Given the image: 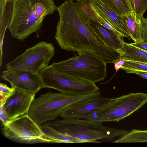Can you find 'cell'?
Segmentation results:
<instances>
[{
	"mask_svg": "<svg viewBox=\"0 0 147 147\" xmlns=\"http://www.w3.org/2000/svg\"><path fill=\"white\" fill-rule=\"evenodd\" d=\"M57 10L59 18L55 38L62 49L92 53L106 63H114L119 59V54L110 48L94 31L90 21H84L73 1L66 0Z\"/></svg>",
	"mask_w": 147,
	"mask_h": 147,
	"instance_id": "1",
	"label": "cell"
},
{
	"mask_svg": "<svg viewBox=\"0 0 147 147\" xmlns=\"http://www.w3.org/2000/svg\"><path fill=\"white\" fill-rule=\"evenodd\" d=\"M57 9L54 0H13L7 28L12 37L23 41L38 33L45 17Z\"/></svg>",
	"mask_w": 147,
	"mask_h": 147,
	"instance_id": "2",
	"label": "cell"
},
{
	"mask_svg": "<svg viewBox=\"0 0 147 147\" xmlns=\"http://www.w3.org/2000/svg\"><path fill=\"white\" fill-rule=\"evenodd\" d=\"M100 95V90L83 95L49 91L34 98L28 115L40 126L55 120L64 109L71 105Z\"/></svg>",
	"mask_w": 147,
	"mask_h": 147,
	"instance_id": "3",
	"label": "cell"
},
{
	"mask_svg": "<svg viewBox=\"0 0 147 147\" xmlns=\"http://www.w3.org/2000/svg\"><path fill=\"white\" fill-rule=\"evenodd\" d=\"M54 128L88 143L122 136L127 131L105 126L102 123L88 119L63 118L46 123Z\"/></svg>",
	"mask_w": 147,
	"mask_h": 147,
	"instance_id": "4",
	"label": "cell"
},
{
	"mask_svg": "<svg viewBox=\"0 0 147 147\" xmlns=\"http://www.w3.org/2000/svg\"><path fill=\"white\" fill-rule=\"evenodd\" d=\"M68 59L53 63L51 66L65 74L84 78L96 83L107 76L106 63L96 55L80 52Z\"/></svg>",
	"mask_w": 147,
	"mask_h": 147,
	"instance_id": "5",
	"label": "cell"
},
{
	"mask_svg": "<svg viewBox=\"0 0 147 147\" xmlns=\"http://www.w3.org/2000/svg\"><path fill=\"white\" fill-rule=\"evenodd\" d=\"M147 102V94L131 93L115 98L109 104L90 114L86 119L102 123L117 121L130 115Z\"/></svg>",
	"mask_w": 147,
	"mask_h": 147,
	"instance_id": "6",
	"label": "cell"
},
{
	"mask_svg": "<svg viewBox=\"0 0 147 147\" xmlns=\"http://www.w3.org/2000/svg\"><path fill=\"white\" fill-rule=\"evenodd\" d=\"M42 88L55 89L59 92L83 95L99 90L95 83L84 78L67 75L54 69L51 65L39 73Z\"/></svg>",
	"mask_w": 147,
	"mask_h": 147,
	"instance_id": "7",
	"label": "cell"
},
{
	"mask_svg": "<svg viewBox=\"0 0 147 147\" xmlns=\"http://www.w3.org/2000/svg\"><path fill=\"white\" fill-rule=\"evenodd\" d=\"M55 53V48L52 43L41 41L27 49L23 53L8 62L6 65V69L38 74L48 66Z\"/></svg>",
	"mask_w": 147,
	"mask_h": 147,
	"instance_id": "8",
	"label": "cell"
},
{
	"mask_svg": "<svg viewBox=\"0 0 147 147\" xmlns=\"http://www.w3.org/2000/svg\"><path fill=\"white\" fill-rule=\"evenodd\" d=\"M2 131L6 138L18 143H50L38 125L26 115L2 124Z\"/></svg>",
	"mask_w": 147,
	"mask_h": 147,
	"instance_id": "9",
	"label": "cell"
},
{
	"mask_svg": "<svg viewBox=\"0 0 147 147\" xmlns=\"http://www.w3.org/2000/svg\"><path fill=\"white\" fill-rule=\"evenodd\" d=\"M1 78L9 82L11 88L36 93L42 88L39 74L19 70L6 69L1 73Z\"/></svg>",
	"mask_w": 147,
	"mask_h": 147,
	"instance_id": "10",
	"label": "cell"
},
{
	"mask_svg": "<svg viewBox=\"0 0 147 147\" xmlns=\"http://www.w3.org/2000/svg\"><path fill=\"white\" fill-rule=\"evenodd\" d=\"M36 93L15 89L7 99L3 110L9 120H12L28 114L30 106Z\"/></svg>",
	"mask_w": 147,
	"mask_h": 147,
	"instance_id": "11",
	"label": "cell"
},
{
	"mask_svg": "<svg viewBox=\"0 0 147 147\" xmlns=\"http://www.w3.org/2000/svg\"><path fill=\"white\" fill-rule=\"evenodd\" d=\"M115 99L100 95L71 105L64 109L60 116L63 118L86 119L90 114L109 104Z\"/></svg>",
	"mask_w": 147,
	"mask_h": 147,
	"instance_id": "12",
	"label": "cell"
},
{
	"mask_svg": "<svg viewBox=\"0 0 147 147\" xmlns=\"http://www.w3.org/2000/svg\"><path fill=\"white\" fill-rule=\"evenodd\" d=\"M90 4L97 14L110 24L124 37H130L123 16H119L110 9L99 0H90Z\"/></svg>",
	"mask_w": 147,
	"mask_h": 147,
	"instance_id": "13",
	"label": "cell"
},
{
	"mask_svg": "<svg viewBox=\"0 0 147 147\" xmlns=\"http://www.w3.org/2000/svg\"><path fill=\"white\" fill-rule=\"evenodd\" d=\"M90 24L94 31L110 48L119 54L123 39L120 38L114 32L95 21L90 20Z\"/></svg>",
	"mask_w": 147,
	"mask_h": 147,
	"instance_id": "14",
	"label": "cell"
},
{
	"mask_svg": "<svg viewBox=\"0 0 147 147\" xmlns=\"http://www.w3.org/2000/svg\"><path fill=\"white\" fill-rule=\"evenodd\" d=\"M41 129L51 143H88L58 131L46 123L40 126Z\"/></svg>",
	"mask_w": 147,
	"mask_h": 147,
	"instance_id": "15",
	"label": "cell"
},
{
	"mask_svg": "<svg viewBox=\"0 0 147 147\" xmlns=\"http://www.w3.org/2000/svg\"><path fill=\"white\" fill-rule=\"evenodd\" d=\"M120 59L126 61L147 63V51L124 40L121 53Z\"/></svg>",
	"mask_w": 147,
	"mask_h": 147,
	"instance_id": "16",
	"label": "cell"
},
{
	"mask_svg": "<svg viewBox=\"0 0 147 147\" xmlns=\"http://www.w3.org/2000/svg\"><path fill=\"white\" fill-rule=\"evenodd\" d=\"M123 16L131 34L130 37L134 41V43L144 42V34L141 20L136 16L134 12Z\"/></svg>",
	"mask_w": 147,
	"mask_h": 147,
	"instance_id": "17",
	"label": "cell"
},
{
	"mask_svg": "<svg viewBox=\"0 0 147 147\" xmlns=\"http://www.w3.org/2000/svg\"><path fill=\"white\" fill-rule=\"evenodd\" d=\"M99 0L119 16H124L134 12L131 0Z\"/></svg>",
	"mask_w": 147,
	"mask_h": 147,
	"instance_id": "18",
	"label": "cell"
},
{
	"mask_svg": "<svg viewBox=\"0 0 147 147\" xmlns=\"http://www.w3.org/2000/svg\"><path fill=\"white\" fill-rule=\"evenodd\" d=\"M75 4L82 19L85 22L90 20L100 23L102 18L94 11L90 3V0H80L74 3Z\"/></svg>",
	"mask_w": 147,
	"mask_h": 147,
	"instance_id": "19",
	"label": "cell"
},
{
	"mask_svg": "<svg viewBox=\"0 0 147 147\" xmlns=\"http://www.w3.org/2000/svg\"><path fill=\"white\" fill-rule=\"evenodd\" d=\"M147 142V130L133 129L115 141L114 143H142Z\"/></svg>",
	"mask_w": 147,
	"mask_h": 147,
	"instance_id": "20",
	"label": "cell"
},
{
	"mask_svg": "<svg viewBox=\"0 0 147 147\" xmlns=\"http://www.w3.org/2000/svg\"><path fill=\"white\" fill-rule=\"evenodd\" d=\"M126 71H136L147 72V63L126 61L121 68Z\"/></svg>",
	"mask_w": 147,
	"mask_h": 147,
	"instance_id": "21",
	"label": "cell"
},
{
	"mask_svg": "<svg viewBox=\"0 0 147 147\" xmlns=\"http://www.w3.org/2000/svg\"><path fill=\"white\" fill-rule=\"evenodd\" d=\"M131 1L134 13L138 18L141 20L147 10V0Z\"/></svg>",
	"mask_w": 147,
	"mask_h": 147,
	"instance_id": "22",
	"label": "cell"
},
{
	"mask_svg": "<svg viewBox=\"0 0 147 147\" xmlns=\"http://www.w3.org/2000/svg\"><path fill=\"white\" fill-rule=\"evenodd\" d=\"M15 89L10 88L5 84H0V106H3L7 99L14 92Z\"/></svg>",
	"mask_w": 147,
	"mask_h": 147,
	"instance_id": "23",
	"label": "cell"
},
{
	"mask_svg": "<svg viewBox=\"0 0 147 147\" xmlns=\"http://www.w3.org/2000/svg\"><path fill=\"white\" fill-rule=\"evenodd\" d=\"M144 34V42L147 43V18L142 17L141 19Z\"/></svg>",
	"mask_w": 147,
	"mask_h": 147,
	"instance_id": "24",
	"label": "cell"
},
{
	"mask_svg": "<svg viewBox=\"0 0 147 147\" xmlns=\"http://www.w3.org/2000/svg\"><path fill=\"white\" fill-rule=\"evenodd\" d=\"M127 73L135 74L144 79H147V72L136 71H126Z\"/></svg>",
	"mask_w": 147,
	"mask_h": 147,
	"instance_id": "25",
	"label": "cell"
},
{
	"mask_svg": "<svg viewBox=\"0 0 147 147\" xmlns=\"http://www.w3.org/2000/svg\"><path fill=\"white\" fill-rule=\"evenodd\" d=\"M125 61V60L121 59L120 58L118 60L114 63V64L115 68L116 70V73L120 69H121V68Z\"/></svg>",
	"mask_w": 147,
	"mask_h": 147,
	"instance_id": "26",
	"label": "cell"
},
{
	"mask_svg": "<svg viewBox=\"0 0 147 147\" xmlns=\"http://www.w3.org/2000/svg\"><path fill=\"white\" fill-rule=\"evenodd\" d=\"M131 44L134 46L147 51V43L141 42L136 44L134 43H131Z\"/></svg>",
	"mask_w": 147,
	"mask_h": 147,
	"instance_id": "27",
	"label": "cell"
},
{
	"mask_svg": "<svg viewBox=\"0 0 147 147\" xmlns=\"http://www.w3.org/2000/svg\"><path fill=\"white\" fill-rule=\"evenodd\" d=\"M67 1H72V0H76V1H78V0H66Z\"/></svg>",
	"mask_w": 147,
	"mask_h": 147,
	"instance_id": "28",
	"label": "cell"
},
{
	"mask_svg": "<svg viewBox=\"0 0 147 147\" xmlns=\"http://www.w3.org/2000/svg\"><path fill=\"white\" fill-rule=\"evenodd\" d=\"M4 0L5 1H7L8 0Z\"/></svg>",
	"mask_w": 147,
	"mask_h": 147,
	"instance_id": "29",
	"label": "cell"
}]
</instances>
